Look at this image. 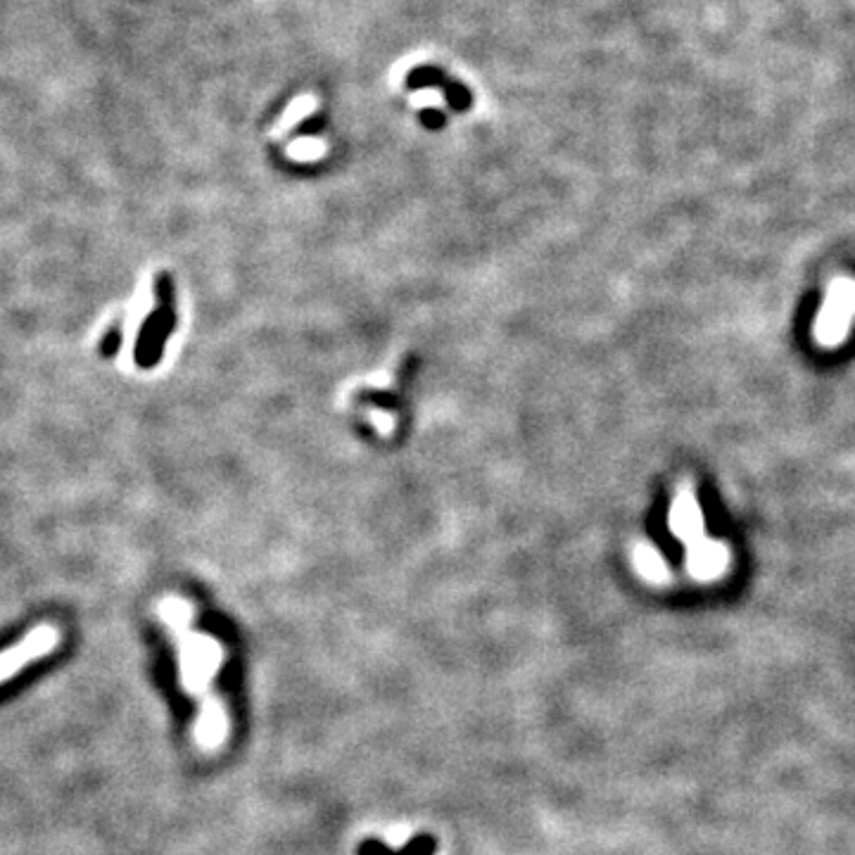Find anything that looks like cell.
I'll return each instance as SVG.
<instances>
[{"instance_id": "1", "label": "cell", "mask_w": 855, "mask_h": 855, "mask_svg": "<svg viewBox=\"0 0 855 855\" xmlns=\"http://www.w3.org/2000/svg\"><path fill=\"white\" fill-rule=\"evenodd\" d=\"M162 616L179 637V677L183 692L200 701V713L193 727L195 744L205 753L219 751L231 734V720H228L224 701L214 692V677L224 661V651L212 637L188 630L186 623L190 613L186 606L169 604Z\"/></svg>"}, {"instance_id": "2", "label": "cell", "mask_w": 855, "mask_h": 855, "mask_svg": "<svg viewBox=\"0 0 855 855\" xmlns=\"http://www.w3.org/2000/svg\"><path fill=\"white\" fill-rule=\"evenodd\" d=\"M670 528L689 547L687 566L696 578H713L727 566V547L706 537L703 513L696 504L692 485H680L677 497L670 509Z\"/></svg>"}, {"instance_id": "3", "label": "cell", "mask_w": 855, "mask_h": 855, "mask_svg": "<svg viewBox=\"0 0 855 855\" xmlns=\"http://www.w3.org/2000/svg\"><path fill=\"white\" fill-rule=\"evenodd\" d=\"M855 316V281L841 278L829 285L827 300L815 319V338L820 345L834 347L846 338Z\"/></svg>"}, {"instance_id": "4", "label": "cell", "mask_w": 855, "mask_h": 855, "mask_svg": "<svg viewBox=\"0 0 855 855\" xmlns=\"http://www.w3.org/2000/svg\"><path fill=\"white\" fill-rule=\"evenodd\" d=\"M60 644V630L53 625H36L27 637L19 639L10 649L0 651V684L22 673L29 663L41 661L53 654Z\"/></svg>"}, {"instance_id": "5", "label": "cell", "mask_w": 855, "mask_h": 855, "mask_svg": "<svg viewBox=\"0 0 855 855\" xmlns=\"http://www.w3.org/2000/svg\"><path fill=\"white\" fill-rule=\"evenodd\" d=\"M316 107H319V100H316L314 93L297 95L293 103L285 107L283 117L278 119V124L274 126V131H271V136H274V138L285 136V133H288L290 129H295V126L300 124L302 119H307L309 114H312L316 110Z\"/></svg>"}, {"instance_id": "6", "label": "cell", "mask_w": 855, "mask_h": 855, "mask_svg": "<svg viewBox=\"0 0 855 855\" xmlns=\"http://www.w3.org/2000/svg\"><path fill=\"white\" fill-rule=\"evenodd\" d=\"M323 152H326V143H323L321 138H297L288 148V155L300 162L319 160V157H323Z\"/></svg>"}, {"instance_id": "7", "label": "cell", "mask_w": 855, "mask_h": 855, "mask_svg": "<svg viewBox=\"0 0 855 855\" xmlns=\"http://www.w3.org/2000/svg\"><path fill=\"white\" fill-rule=\"evenodd\" d=\"M637 559H639V566H642L646 575H665V570H668V566H665V561H663V556L658 554V549L649 547V544H646V547H639Z\"/></svg>"}, {"instance_id": "8", "label": "cell", "mask_w": 855, "mask_h": 855, "mask_svg": "<svg viewBox=\"0 0 855 855\" xmlns=\"http://www.w3.org/2000/svg\"><path fill=\"white\" fill-rule=\"evenodd\" d=\"M411 105L414 107H442L445 98L437 88H421V91L411 93Z\"/></svg>"}]
</instances>
